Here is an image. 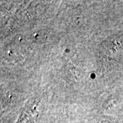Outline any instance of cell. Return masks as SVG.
<instances>
[{"label": "cell", "instance_id": "obj_2", "mask_svg": "<svg viewBox=\"0 0 123 123\" xmlns=\"http://www.w3.org/2000/svg\"><path fill=\"white\" fill-rule=\"evenodd\" d=\"M38 101L36 98L27 102L24 109L19 116L17 123H34L37 118V106Z\"/></svg>", "mask_w": 123, "mask_h": 123}, {"label": "cell", "instance_id": "obj_1", "mask_svg": "<svg viewBox=\"0 0 123 123\" xmlns=\"http://www.w3.org/2000/svg\"><path fill=\"white\" fill-rule=\"evenodd\" d=\"M121 50H123V36H113L102 43L100 55L105 61H110Z\"/></svg>", "mask_w": 123, "mask_h": 123}]
</instances>
